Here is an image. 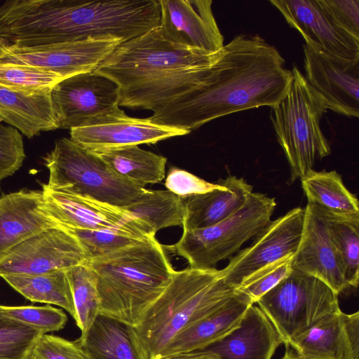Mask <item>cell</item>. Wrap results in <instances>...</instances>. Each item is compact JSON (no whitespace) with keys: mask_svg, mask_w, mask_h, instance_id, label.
Returning <instances> with one entry per match:
<instances>
[{"mask_svg":"<svg viewBox=\"0 0 359 359\" xmlns=\"http://www.w3.org/2000/svg\"><path fill=\"white\" fill-rule=\"evenodd\" d=\"M292 80V71L273 46L258 35L239 34L220 49L199 84L149 118L191 132L224 116L275 105Z\"/></svg>","mask_w":359,"mask_h":359,"instance_id":"cell-1","label":"cell"},{"mask_svg":"<svg viewBox=\"0 0 359 359\" xmlns=\"http://www.w3.org/2000/svg\"><path fill=\"white\" fill-rule=\"evenodd\" d=\"M85 265L98 293L100 314L128 327L140 322L175 271L155 237L90 259Z\"/></svg>","mask_w":359,"mask_h":359,"instance_id":"cell-2","label":"cell"},{"mask_svg":"<svg viewBox=\"0 0 359 359\" xmlns=\"http://www.w3.org/2000/svg\"><path fill=\"white\" fill-rule=\"evenodd\" d=\"M236 292L217 269L175 270L170 282L140 322L128 327L139 359H156L177 334Z\"/></svg>","mask_w":359,"mask_h":359,"instance_id":"cell-3","label":"cell"},{"mask_svg":"<svg viewBox=\"0 0 359 359\" xmlns=\"http://www.w3.org/2000/svg\"><path fill=\"white\" fill-rule=\"evenodd\" d=\"M292 72L285 95L271 107L270 118L289 163L292 183L313 172L316 162L328 156L331 149L320 128L326 104L297 67Z\"/></svg>","mask_w":359,"mask_h":359,"instance_id":"cell-4","label":"cell"},{"mask_svg":"<svg viewBox=\"0 0 359 359\" xmlns=\"http://www.w3.org/2000/svg\"><path fill=\"white\" fill-rule=\"evenodd\" d=\"M219 50L212 53L172 42L158 26L121 43L94 71L116 82L121 95L178 71L210 65Z\"/></svg>","mask_w":359,"mask_h":359,"instance_id":"cell-5","label":"cell"},{"mask_svg":"<svg viewBox=\"0 0 359 359\" xmlns=\"http://www.w3.org/2000/svg\"><path fill=\"white\" fill-rule=\"evenodd\" d=\"M43 161L49 172L46 185L53 190L119 208L128 205L145 190L118 176L100 157L70 138L57 140Z\"/></svg>","mask_w":359,"mask_h":359,"instance_id":"cell-6","label":"cell"},{"mask_svg":"<svg viewBox=\"0 0 359 359\" xmlns=\"http://www.w3.org/2000/svg\"><path fill=\"white\" fill-rule=\"evenodd\" d=\"M274 198L251 192L235 213L212 226L183 230L171 248L188 262L189 268L216 269L217 264L239 251L248 241L258 236L271 222L276 208Z\"/></svg>","mask_w":359,"mask_h":359,"instance_id":"cell-7","label":"cell"},{"mask_svg":"<svg viewBox=\"0 0 359 359\" xmlns=\"http://www.w3.org/2000/svg\"><path fill=\"white\" fill-rule=\"evenodd\" d=\"M338 296L319 279L292 269L257 303L286 348L296 336L340 310Z\"/></svg>","mask_w":359,"mask_h":359,"instance_id":"cell-8","label":"cell"},{"mask_svg":"<svg viewBox=\"0 0 359 359\" xmlns=\"http://www.w3.org/2000/svg\"><path fill=\"white\" fill-rule=\"evenodd\" d=\"M112 39H89L39 46L0 48V62L29 65L67 78L94 71L121 43Z\"/></svg>","mask_w":359,"mask_h":359,"instance_id":"cell-9","label":"cell"},{"mask_svg":"<svg viewBox=\"0 0 359 359\" xmlns=\"http://www.w3.org/2000/svg\"><path fill=\"white\" fill-rule=\"evenodd\" d=\"M189 131L128 116L119 107L102 112L70 129V139L89 151L156 144Z\"/></svg>","mask_w":359,"mask_h":359,"instance_id":"cell-10","label":"cell"},{"mask_svg":"<svg viewBox=\"0 0 359 359\" xmlns=\"http://www.w3.org/2000/svg\"><path fill=\"white\" fill-rule=\"evenodd\" d=\"M79 241L60 226L35 234L0 256V277L37 275L85 264L88 261Z\"/></svg>","mask_w":359,"mask_h":359,"instance_id":"cell-11","label":"cell"},{"mask_svg":"<svg viewBox=\"0 0 359 359\" xmlns=\"http://www.w3.org/2000/svg\"><path fill=\"white\" fill-rule=\"evenodd\" d=\"M57 128L72 129L119 107L118 85L95 71L61 79L51 88Z\"/></svg>","mask_w":359,"mask_h":359,"instance_id":"cell-12","label":"cell"},{"mask_svg":"<svg viewBox=\"0 0 359 359\" xmlns=\"http://www.w3.org/2000/svg\"><path fill=\"white\" fill-rule=\"evenodd\" d=\"M41 211L64 229H123L155 236L149 227L123 208L50 189L41 184Z\"/></svg>","mask_w":359,"mask_h":359,"instance_id":"cell-13","label":"cell"},{"mask_svg":"<svg viewBox=\"0 0 359 359\" xmlns=\"http://www.w3.org/2000/svg\"><path fill=\"white\" fill-rule=\"evenodd\" d=\"M305 79L327 109L359 116V60H349L306 43L303 46Z\"/></svg>","mask_w":359,"mask_h":359,"instance_id":"cell-14","label":"cell"},{"mask_svg":"<svg viewBox=\"0 0 359 359\" xmlns=\"http://www.w3.org/2000/svg\"><path fill=\"white\" fill-rule=\"evenodd\" d=\"M305 209L293 208L271 221L252 244L233 257L221 269L224 281L236 287L260 269L296 252L302 233Z\"/></svg>","mask_w":359,"mask_h":359,"instance_id":"cell-15","label":"cell"},{"mask_svg":"<svg viewBox=\"0 0 359 359\" xmlns=\"http://www.w3.org/2000/svg\"><path fill=\"white\" fill-rule=\"evenodd\" d=\"M159 27L168 40L212 53L224 46L211 0H159Z\"/></svg>","mask_w":359,"mask_h":359,"instance_id":"cell-16","label":"cell"},{"mask_svg":"<svg viewBox=\"0 0 359 359\" xmlns=\"http://www.w3.org/2000/svg\"><path fill=\"white\" fill-rule=\"evenodd\" d=\"M288 25L313 46L337 56L359 60V39L339 27L320 0H271Z\"/></svg>","mask_w":359,"mask_h":359,"instance_id":"cell-17","label":"cell"},{"mask_svg":"<svg viewBox=\"0 0 359 359\" xmlns=\"http://www.w3.org/2000/svg\"><path fill=\"white\" fill-rule=\"evenodd\" d=\"M304 209L302 233L292 258V269L319 279L339 295L349 287L343 264L325 222L312 204L308 203Z\"/></svg>","mask_w":359,"mask_h":359,"instance_id":"cell-18","label":"cell"},{"mask_svg":"<svg viewBox=\"0 0 359 359\" xmlns=\"http://www.w3.org/2000/svg\"><path fill=\"white\" fill-rule=\"evenodd\" d=\"M289 346L306 359H358L359 312L340 309L296 336Z\"/></svg>","mask_w":359,"mask_h":359,"instance_id":"cell-19","label":"cell"},{"mask_svg":"<svg viewBox=\"0 0 359 359\" xmlns=\"http://www.w3.org/2000/svg\"><path fill=\"white\" fill-rule=\"evenodd\" d=\"M252 304L248 297L237 291L222 306L177 334L156 358L208 348L237 328Z\"/></svg>","mask_w":359,"mask_h":359,"instance_id":"cell-20","label":"cell"},{"mask_svg":"<svg viewBox=\"0 0 359 359\" xmlns=\"http://www.w3.org/2000/svg\"><path fill=\"white\" fill-rule=\"evenodd\" d=\"M282 344L271 322L259 306L252 304L237 328L206 349L220 359H271Z\"/></svg>","mask_w":359,"mask_h":359,"instance_id":"cell-21","label":"cell"},{"mask_svg":"<svg viewBox=\"0 0 359 359\" xmlns=\"http://www.w3.org/2000/svg\"><path fill=\"white\" fill-rule=\"evenodd\" d=\"M42 190L21 189L0 197V256L13 246L58 226L40 209Z\"/></svg>","mask_w":359,"mask_h":359,"instance_id":"cell-22","label":"cell"},{"mask_svg":"<svg viewBox=\"0 0 359 359\" xmlns=\"http://www.w3.org/2000/svg\"><path fill=\"white\" fill-rule=\"evenodd\" d=\"M210 191L183 198V230L202 229L216 224L237 212L246 202L253 187L243 178L229 175L219 180Z\"/></svg>","mask_w":359,"mask_h":359,"instance_id":"cell-23","label":"cell"},{"mask_svg":"<svg viewBox=\"0 0 359 359\" xmlns=\"http://www.w3.org/2000/svg\"><path fill=\"white\" fill-rule=\"evenodd\" d=\"M51 88L25 91L0 85V115L3 121L28 138L57 129Z\"/></svg>","mask_w":359,"mask_h":359,"instance_id":"cell-24","label":"cell"},{"mask_svg":"<svg viewBox=\"0 0 359 359\" xmlns=\"http://www.w3.org/2000/svg\"><path fill=\"white\" fill-rule=\"evenodd\" d=\"M90 151L118 176L137 187L144 188L147 184L158 183L165 177L167 158L138 145Z\"/></svg>","mask_w":359,"mask_h":359,"instance_id":"cell-25","label":"cell"},{"mask_svg":"<svg viewBox=\"0 0 359 359\" xmlns=\"http://www.w3.org/2000/svg\"><path fill=\"white\" fill-rule=\"evenodd\" d=\"M1 278L25 299L32 302L58 306L74 320L75 309L66 269L37 275H5Z\"/></svg>","mask_w":359,"mask_h":359,"instance_id":"cell-26","label":"cell"},{"mask_svg":"<svg viewBox=\"0 0 359 359\" xmlns=\"http://www.w3.org/2000/svg\"><path fill=\"white\" fill-rule=\"evenodd\" d=\"M76 341L90 359H139L128 326L105 316L99 314Z\"/></svg>","mask_w":359,"mask_h":359,"instance_id":"cell-27","label":"cell"},{"mask_svg":"<svg viewBox=\"0 0 359 359\" xmlns=\"http://www.w3.org/2000/svg\"><path fill=\"white\" fill-rule=\"evenodd\" d=\"M300 180L308 203L335 214L359 215L357 198L345 187L341 176L335 170H313Z\"/></svg>","mask_w":359,"mask_h":359,"instance_id":"cell-28","label":"cell"},{"mask_svg":"<svg viewBox=\"0 0 359 359\" xmlns=\"http://www.w3.org/2000/svg\"><path fill=\"white\" fill-rule=\"evenodd\" d=\"M123 208L149 227L155 234L162 229L182 226L185 215L183 198L168 189H145Z\"/></svg>","mask_w":359,"mask_h":359,"instance_id":"cell-29","label":"cell"},{"mask_svg":"<svg viewBox=\"0 0 359 359\" xmlns=\"http://www.w3.org/2000/svg\"><path fill=\"white\" fill-rule=\"evenodd\" d=\"M312 205L327 225L330 238L343 264L349 287L357 288L359 280V215L335 214Z\"/></svg>","mask_w":359,"mask_h":359,"instance_id":"cell-30","label":"cell"},{"mask_svg":"<svg viewBox=\"0 0 359 359\" xmlns=\"http://www.w3.org/2000/svg\"><path fill=\"white\" fill-rule=\"evenodd\" d=\"M76 316L74 320L84 335L100 314V302L94 281L85 264L66 269Z\"/></svg>","mask_w":359,"mask_h":359,"instance_id":"cell-31","label":"cell"},{"mask_svg":"<svg viewBox=\"0 0 359 359\" xmlns=\"http://www.w3.org/2000/svg\"><path fill=\"white\" fill-rule=\"evenodd\" d=\"M65 230L79 241L88 259L155 237L144 233L123 229L85 230L70 229Z\"/></svg>","mask_w":359,"mask_h":359,"instance_id":"cell-32","label":"cell"},{"mask_svg":"<svg viewBox=\"0 0 359 359\" xmlns=\"http://www.w3.org/2000/svg\"><path fill=\"white\" fill-rule=\"evenodd\" d=\"M0 318L26 325L42 334L63 329L68 320L62 309L49 304L42 306L0 304Z\"/></svg>","mask_w":359,"mask_h":359,"instance_id":"cell-33","label":"cell"},{"mask_svg":"<svg viewBox=\"0 0 359 359\" xmlns=\"http://www.w3.org/2000/svg\"><path fill=\"white\" fill-rule=\"evenodd\" d=\"M62 79L52 72L29 65L0 62V85L16 90H38L53 88Z\"/></svg>","mask_w":359,"mask_h":359,"instance_id":"cell-34","label":"cell"},{"mask_svg":"<svg viewBox=\"0 0 359 359\" xmlns=\"http://www.w3.org/2000/svg\"><path fill=\"white\" fill-rule=\"evenodd\" d=\"M292 256L283 257L245 278L236 290L248 297L252 304L287 277L292 271Z\"/></svg>","mask_w":359,"mask_h":359,"instance_id":"cell-35","label":"cell"},{"mask_svg":"<svg viewBox=\"0 0 359 359\" xmlns=\"http://www.w3.org/2000/svg\"><path fill=\"white\" fill-rule=\"evenodd\" d=\"M42 334L35 329L0 318V359H25Z\"/></svg>","mask_w":359,"mask_h":359,"instance_id":"cell-36","label":"cell"},{"mask_svg":"<svg viewBox=\"0 0 359 359\" xmlns=\"http://www.w3.org/2000/svg\"><path fill=\"white\" fill-rule=\"evenodd\" d=\"M26 155L20 132L0 122V189L3 180L13 175L23 164Z\"/></svg>","mask_w":359,"mask_h":359,"instance_id":"cell-37","label":"cell"},{"mask_svg":"<svg viewBox=\"0 0 359 359\" xmlns=\"http://www.w3.org/2000/svg\"><path fill=\"white\" fill-rule=\"evenodd\" d=\"M32 351L41 359H90L76 340L49 334L39 337Z\"/></svg>","mask_w":359,"mask_h":359,"instance_id":"cell-38","label":"cell"},{"mask_svg":"<svg viewBox=\"0 0 359 359\" xmlns=\"http://www.w3.org/2000/svg\"><path fill=\"white\" fill-rule=\"evenodd\" d=\"M165 186L170 191L184 198L210 191L219 184L208 182L187 170L172 167L166 175Z\"/></svg>","mask_w":359,"mask_h":359,"instance_id":"cell-39","label":"cell"},{"mask_svg":"<svg viewBox=\"0 0 359 359\" xmlns=\"http://www.w3.org/2000/svg\"><path fill=\"white\" fill-rule=\"evenodd\" d=\"M335 23L346 32L359 39L358 0H320Z\"/></svg>","mask_w":359,"mask_h":359,"instance_id":"cell-40","label":"cell"},{"mask_svg":"<svg viewBox=\"0 0 359 359\" xmlns=\"http://www.w3.org/2000/svg\"><path fill=\"white\" fill-rule=\"evenodd\" d=\"M156 359H220L214 352L210 350H202L187 353L176 355L168 358Z\"/></svg>","mask_w":359,"mask_h":359,"instance_id":"cell-41","label":"cell"},{"mask_svg":"<svg viewBox=\"0 0 359 359\" xmlns=\"http://www.w3.org/2000/svg\"><path fill=\"white\" fill-rule=\"evenodd\" d=\"M280 359H306L297 353L291 347H286L283 355Z\"/></svg>","mask_w":359,"mask_h":359,"instance_id":"cell-42","label":"cell"},{"mask_svg":"<svg viewBox=\"0 0 359 359\" xmlns=\"http://www.w3.org/2000/svg\"><path fill=\"white\" fill-rule=\"evenodd\" d=\"M25 359H41L37 355L34 354V353L32 351H30V353L26 356Z\"/></svg>","mask_w":359,"mask_h":359,"instance_id":"cell-43","label":"cell"},{"mask_svg":"<svg viewBox=\"0 0 359 359\" xmlns=\"http://www.w3.org/2000/svg\"><path fill=\"white\" fill-rule=\"evenodd\" d=\"M8 43L4 41L3 39L0 38V48L4 47L5 46H8Z\"/></svg>","mask_w":359,"mask_h":359,"instance_id":"cell-44","label":"cell"},{"mask_svg":"<svg viewBox=\"0 0 359 359\" xmlns=\"http://www.w3.org/2000/svg\"><path fill=\"white\" fill-rule=\"evenodd\" d=\"M1 121H3V118H2V117L0 115V122H1Z\"/></svg>","mask_w":359,"mask_h":359,"instance_id":"cell-45","label":"cell"}]
</instances>
